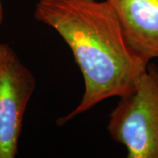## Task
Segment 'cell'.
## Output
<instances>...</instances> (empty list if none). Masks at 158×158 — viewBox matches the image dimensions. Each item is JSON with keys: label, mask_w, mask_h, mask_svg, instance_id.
Segmentation results:
<instances>
[{"label": "cell", "mask_w": 158, "mask_h": 158, "mask_svg": "<svg viewBox=\"0 0 158 158\" xmlns=\"http://www.w3.org/2000/svg\"><path fill=\"white\" fill-rule=\"evenodd\" d=\"M130 46L144 59H158V0H108Z\"/></svg>", "instance_id": "obj_4"}, {"label": "cell", "mask_w": 158, "mask_h": 158, "mask_svg": "<svg viewBox=\"0 0 158 158\" xmlns=\"http://www.w3.org/2000/svg\"><path fill=\"white\" fill-rule=\"evenodd\" d=\"M107 130L128 158H158V67L148 64L134 90L119 98Z\"/></svg>", "instance_id": "obj_2"}, {"label": "cell", "mask_w": 158, "mask_h": 158, "mask_svg": "<svg viewBox=\"0 0 158 158\" xmlns=\"http://www.w3.org/2000/svg\"><path fill=\"white\" fill-rule=\"evenodd\" d=\"M36 79L10 44L0 43V158H14L19 151L26 111Z\"/></svg>", "instance_id": "obj_3"}, {"label": "cell", "mask_w": 158, "mask_h": 158, "mask_svg": "<svg viewBox=\"0 0 158 158\" xmlns=\"http://www.w3.org/2000/svg\"><path fill=\"white\" fill-rule=\"evenodd\" d=\"M34 17L62 37L84 78L82 99L57 118L60 127L107 98L128 95L149 64L130 46L108 0H38Z\"/></svg>", "instance_id": "obj_1"}, {"label": "cell", "mask_w": 158, "mask_h": 158, "mask_svg": "<svg viewBox=\"0 0 158 158\" xmlns=\"http://www.w3.org/2000/svg\"><path fill=\"white\" fill-rule=\"evenodd\" d=\"M4 22V7H3V4L0 0V26Z\"/></svg>", "instance_id": "obj_5"}]
</instances>
